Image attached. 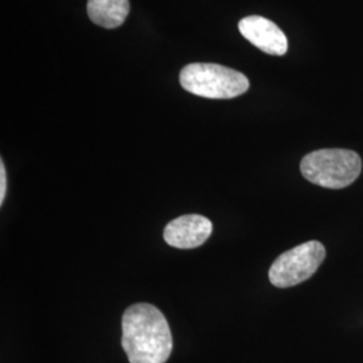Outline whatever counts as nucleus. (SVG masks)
Wrapping results in <instances>:
<instances>
[{"instance_id": "nucleus-2", "label": "nucleus", "mask_w": 363, "mask_h": 363, "mask_svg": "<svg viewBox=\"0 0 363 363\" xmlns=\"http://www.w3.org/2000/svg\"><path fill=\"white\" fill-rule=\"evenodd\" d=\"M300 171L313 184L337 190L358 179L362 171V160L350 150H319L303 157Z\"/></svg>"}, {"instance_id": "nucleus-5", "label": "nucleus", "mask_w": 363, "mask_h": 363, "mask_svg": "<svg viewBox=\"0 0 363 363\" xmlns=\"http://www.w3.org/2000/svg\"><path fill=\"white\" fill-rule=\"evenodd\" d=\"M213 233L211 220L199 214H186L164 228V241L177 249H194L208 241Z\"/></svg>"}, {"instance_id": "nucleus-3", "label": "nucleus", "mask_w": 363, "mask_h": 363, "mask_svg": "<svg viewBox=\"0 0 363 363\" xmlns=\"http://www.w3.org/2000/svg\"><path fill=\"white\" fill-rule=\"evenodd\" d=\"M182 88L195 96L216 100L238 97L249 89V79L241 72L218 64H190L179 74Z\"/></svg>"}, {"instance_id": "nucleus-7", "label": "nucleus", "mask_w": 363, "mask_h": 363, "mask_svg": "<svg viewBox=\"0 0 363 363\" xmlns=\"http://www.w3.org/2000/svg\"><path fill=\"white\" fill-rule=\"evenodd\" d=\"M130 13V0H88V15L91 22L105 27L121 26Z\"/></svg>"}, {"instance_id": "nucleus-8", "label": "nucleus", "mask_w": 363, "mask_h": 363, "mask_svg": "<svg viewBox=\"0 0 363 363\" xmlns=\"http://www.w3.org/2000/svg\"><path fill=\"white\" fill-rule=\"evenodd\" d=\"M7 191V177H6V169L3 160H0V205H3L4 198Z\"/></svg>"}, {"instance_id": "nucleus-1", "label": "nucleus", "mask_w": 363, "mask_h": 363, "mask_svg": "<svg viewBox=\"0 0 363 363\" xmlns=\"http://www.w3.org/2000/svg\"><path fill=\"white\" fill-rule=\"evenodd\" d=\"M121 346L130 363H166L172 352L167 319L159 308L138 303L123 313Z\"/></svg>"}, {"instance_id": "nucleus-6", "label": "nucleus", "mask_w": 363, "mask_h": 363, "mask_svg": "<svg viewBox=\"0 0 363 363\" xmlns=\"http://www.w3.org/2000/svg\"><path fill=\"white\" fill-rule=\"evenodd\" d=\"M240 33L261 52L271 55H284L288 52V39L283 30L272 21L252 15L240 21Z\"/></svg>"}, {"instance_id": "nucleus-4", "label": "nucleus", "mask_w": 363, "mask_h": 363, "mask_svg": "<svg viewBox=\"0 0 363 363\" xmlns=\"http://www.w3.org/2000/svg\"><path fill=\"white\" fill-rule=\"evenodd\" d=\"M325 257L322 242H304L274 259L269 269V281L277 288L298 286L319 269Z\"/></svg>"}]
</instances>
